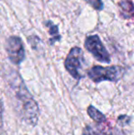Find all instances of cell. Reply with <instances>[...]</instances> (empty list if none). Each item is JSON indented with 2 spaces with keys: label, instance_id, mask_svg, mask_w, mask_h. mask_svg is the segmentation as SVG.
Listing matches in <instances>:
<instances>
[{
  "label": "cell",
  "instance_id": "52a82bcc",
  "mask_svg": "<svg viewBox=\"0 0 134 135\" xmlns=\"http://www.w3.org/2000/svg\"><path fill=\"white\" fill-rule=\"evenodd\" d=\"M87 113L89 117L97 123H102L106 120V116L92 105L87 108Z\"/></svg>",
  "mask_w": 134,
  "mask_h": 135
},
{
  "label": "cell",
  "instance_id": "6da1fadb",
  "mask_svg": "<svg viewBox=\"0 0 134 135\" xmlns=\"http://www.w3.org/2000/svg\"><path fill=\"white\" fill-rule=\"evenodd\" d=\"M13 89L15 91V98L19 104V111L22 119L28 124L35 126L39 119V108L36 101L24 85L22 80L13 86Z\"/></svg>",
  "mask_w": 134,
  "mask_h": 135
},
{
  "label": "cell",
  "instance_id": "ba28073f",
  "mask_svg": "<svg viewBox=\"0 0 134 135\" xmlns=\"http://www.w3.org/2000/svg\"><path fill=\"white\" fill-rule=\"evenodd\" d=\"M46 26L49 30V33L52 36V39H51V43L55 42L56 41H60L61 39V36L59 34V30H58V27L56 25H54L52 21H47L46 22Z\"/></svg>",
  "mask_w": 134,
  "mask_h": 135
},
{
  "label": "cell",
  "instance_id": "5b68a950",
  "mask_svg": "<svg viewBox=\"0 0 134 135\" xmlns=\"http://www.w3.org/2000/svg\"><path fill=\"white\" fill-rule=\"evenodd\" d=\"M8 58L14 64H19L25 58V50L21 39L17 36H11L6 43Z\"/></svg>",
  "mask_w": 134,
  "mask_h": 135
},
{
  "label": "cell",
  "instance_id": "277c9868",
  "mask_svg": "<svg viewBox=\"0 0 134 135\" xmlns=\"http://www.w3.org/2000/svg\"><path fill=\"white\" fill-rule=\"evenodd\" d=\"M84 61L83 51L79 47H73L71 49L64 61V66L67 72L75 79H80L82 77L80 69L82 67V62Z\"/></svg>",
  "mask_w": 134,
  "mask_h": 135
},
{
  "label": "cell",
  "instance_id": "3957f363",
  "mask_svg": "<svg viewBox=\"0 0 134 135\" xmlns=\"http://www.w3.org/2000/svg\"><path fill=\"white\" fill-rule=\"evenodd\" d=\"M85 47L97 61L106 64L110 62V56L108 52L97 35H92L86 38L85 41Z\"/></svg>",
  "mask_w": 134,
  "mask_h": 135
},
{
  "label": "cell",
  "instance_id": "7a4b0ae2",
  "mask_svg": "<svg viewBox=\"0 0 134 135\" xmlns=\"http://www.w3.org/2000/svg\"><path fill=\"white\" fill-rule=\"evenodd\" d=\"M124 74V69L120 66H94L88 70L87 75L89 78L95 83H100L102 81L116 82L120 80Z\"/></svg>",
  "mask_w": 134,
  "mask_h": 135
},
{
  "label": "cell",
  "instance_id": "30bf717a",
  "mask_svg": "<svg viewBox=\"0 0 134 135\" xmlns=\"http://www.w3.org/2000/svg\"><path fill=\"white\" fill-rule=\"evenodd\" d=\"M87 4H89L96 10H102L103 9V1L102 0H85Z\"/></svg>",
  "mask_w": 134,
  "mask_h": 135
},
{
  "label": "cell",
  "instance_id": "8fae6325",
  "mask_svg": "<svg viewBox=\"0 0 134 135\" xmlns=\"http://www.w3.org/2000/svg\"><path fill=\"white\" fill-rule=\"evenodd\" d=\"M2 133V111H1V106H0V135Z\"/></svg>",
  "mask_w": 134,
  "mask_h": 135
},
{
  "label": "cell",
  "instance_id": "9c48e42d",
  "mask_svg": "<svg viewBox=\"0 0 134 135\" xmlns=\"http://www.w3.org/2000/svg\"><path fill=\"white\" fill-rule=\"evenodd\" d=\"M84 135H112L106 128H93L86 127L84 131Z\"/></svg>",
  "mask_w": 134,
  "mask_h": 135
},
{
  "label": "cell",
  "instance_id": "8992f818",
  "mask_svg": "<svg viewBox=\"0 0 134 135\" xmlns=\"http://www.w3.org/2000/svg\"><path fill=\"white\" fill-rule=\"evenodd\" d=\"M120 7L121 9V15L124 18H131L134 15V5L130 0H122L120 3Z\"/></svg>",
  "mask_w": 134,
  "mask_h": 135
}]
</instances>
